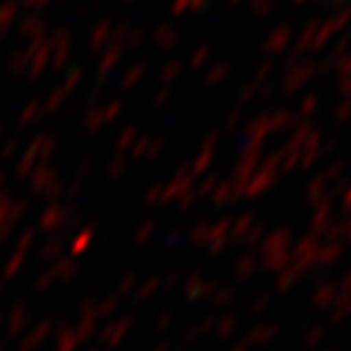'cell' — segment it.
I'll list each match as a JSON object with an SVG mask.
<instances>
[]
</instances>
